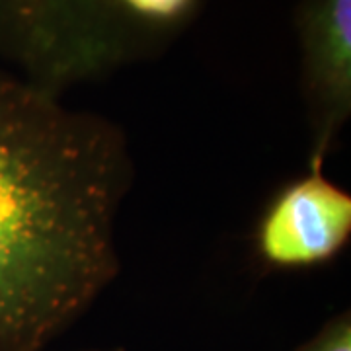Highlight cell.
I'll return each instance as SVG.
<instances>
[{
	"mask_svg": "<svg viewBox=\"0 0 351 351\" xmlns=\"http://www.w3.org/2000/svg\"><path fill=\"white\" fill-rule=\"evenodd\" d=\"M207 0H0V57L63 98L78 84L156 59Z\"/></svg>",
	"mask_w": 351,
	"mask_h": 351,
	"instance_id": "7a4b0ae2",
	"label": "cell"
},
{
	"mask_svg": "<svg viewBox=\"0 0 351 351\" xmlns=\"http://www.w3.org/2000/svg\"><path fill=\"white\" fill-rule=\"evenodd\" d=\"M125 131L0 69V351H41L121 271Z\"/></svg>",
	"mask_w": 351,
	"mask_h": 351,
	"instance_id": "6da1fadb",
	"label": "cell"
},
{
	"mask_svg": "<svg viewBox=\"0 0 351 351\" xmlns=\"http://www.w3.org/2000/svg\"><path fill=\"white\" fill-rule=\"evenodd\" d=\"M295 351H351L350 311L332 316L313 338L306 339Z\"/></svg>",
	"mask_w": 351,
	"mask_h": 351,
	"instance_id": "5b68a950",
	"label": "cell"
},
{
	"mask_svg": "<svg viewBox=\"0 0 351 351\" xmlns=\"http://www.w3.org/2000/svg\"><path fill=\"white\" fill-rule=\"evenodd\" d=\"M351 237V195L324 174V162L281 189L256 230V252L267 267L306 269L332 262Z\"/></svg>",
	"mask_w": 351,
	"mask_h": 351,
	"instance_id": "3957f363",
	"label": "cell"
},
{
	"mask_svg": "<svg viewBox=\"0 0 351 351\" xmlns=\"http://www.w3.org/2000/svg\"><path fill=\"white\" fill-rule=\"evenodd\" d=\"M301 94L308 129V162H326L351 117V0H297Z\"/></svg>",
	"mask_w": 351,
	"mask_h": 351,
	"instance_id": "277c9868",
	"label": "cell"
},
{
	"mask_svg": "<svg viewBox=\"0 0 351 351\" xmlns=\"http://www.w3.org/2000/svg\"><path fill=\"white\" fill-rule=\"evenodd\" d=\"M88 351H127L123 348H115V350H88Z\"/></svg>",
	"mask_w": 351,
	"mask_h": 351,
	"instance_id": "8992f818",
	"label": "cell"
}]
</instances>
